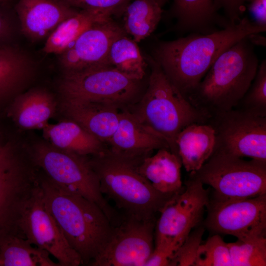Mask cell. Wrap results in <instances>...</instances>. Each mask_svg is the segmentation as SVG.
Segmentation results:
<instances>
[{
	"label": "cell",
	"mask_w": 266,
	"mask_h": 266,
	"mask_svg": "<svg viewBox=\"0 0 266 266\" xmlns=\"http://www.w3.org/2000/svg\"><path fill=\"white\" fill-rule=\"evenodd\" d=\"M250 36L224 51L187 98L211 117L234 108L255 76L259 60Z\"/></svg>",
	"instance_id": "obj_3"
},
{
	"label": "cell",
	"mask_w": 266,
	"mask_h": 266,
	"mask_svg": "<svg viewBox=\"0 0 266 266\" xmlns=\"http://www.w3.org/2000/svg\"><path fill=\"white\" fill-rule=\"evenodd\" d=\"M256 115L266 117V60L259 65L247 91L235 107Z\"/></svg>",
	"instance_id": "obj_28"
},
{
	"label": "cell",
	"mask_w": 266,
	"mask_h": 266,
	"mask_svg": "<svg viewBox=\"0 0 266 266\" xmlns=\"http://www.w3.org/2000/svg\"><path fill=\"white\" fill-rule=\"evenodd\" d=\"M107 65L127 76L140 80L145 75L147 66L136 42L127 35L113 42L108 54Z\"/></svg>",
	"instance_id": "obj_25"
},
{
	"label": "cell",
	"mask_w": 266,
	"mask_h": 266,
	"mask_svg": "<svg viewBox=\"0 0 266 266\" xmlns=\"http://www.w3.org/2000/svg\"><path fill=\"white\" fill-rule=\"evenodd\" d=\"M169 14L176 21L174 30L181 33L206 34L230 25L215 10L213 0H174Z\"/></svg>",
	"instance_id": "obj_18"
},
{
	"label": "cell",
	"mask_w": 266,
	"mask_h": 266,
	"mask_svg": "<svg viewBox=\"0 0 266 266\" xmlns=\"http://www.w3.org/2000/svg\"><path fill=\"white\" fill-rule=\"evenodd\" d=\"M206 207L205 226L214 233L241 240L266 236V194L246 199L213 198Z\"/></svg>",
	"instance_id": "obj_11"
},
{
	"label": "cell",
	"mask_w": 266,
	"mask_h": 266,
	"mask_svg": "<svg viewBox=\"0 0 266 266\" xmlns=\"http://www.w3.org/2000/svg\"><path fill=\"white\" fill-rule=\"evenodd\" d=\"M250 0H213L214 8L217 11L222 9L225 18L231 24L238 23L245 11V3Z\"/></svg>",
	"instance_id": "obj_32"
},
{
	"label": "cell",
	"mask_w": 266,
	"mask_h": 266,
	"mask_svg": "<svg viewBox=\"0 0 266 266\" xmlns=\"http://www.w3.org/2000/svg\"><path fill=\"white\" fill-rule=\"evenodd\" d=\"M175 143L182 165L187 172L198 170L213 153L215 133L209 123H194L184 128Z\"/></svg>",
	"instance_id": "obj_19"
},
{
	"label": "cell",
	"mask_w": 266,
	"mask_h": 266,
	"mask_svg": "<svg viewBox=\"0 0 266 266\" xmlns=\"http://www.w3.org/2000/svg\"><path fill=\"white\" fill-rule=\"evenodd\" d=\"M156 219L126 216L113 227L104 247L92 266H144L154 249Z\"/></svg>",
	"instance_id": "obj_13"
},
{
	"label": "cell",
	"mask_w": 266,
	"mask_h": 266,
	"mask_svg": "<svg viewBox=\"0 0 266 266\" xmlns=\"http://www.w3.org/2000/svg\"><path fill=\"white\" fill-rule=\"evenodd\" d=\"M209 200L208 191L191 175L185 189L170 197L160 210L155 226V246L174 253L200 222Z\"/></svg>",
	"instance_id": "obj_9"
},
{
	"label": "cell",
	"mask_w": 266,
	"mask_h": 266,
	"mask_svg": "<svg viewBox=\"0 0 266 266\" xmlns=\"http://www.w3.org/2000/svg\"><path fill=\"white\" fill-rule=\"evenodd\" d=\"M5 6L0 5V46L11 45L13 35V25Z\"/></svg>",
	"instance_id": "obj_33"
},
{
	"label": "cell",
	"mask_w": 266,
	"mask_h": 266,
	"mask_svg": "<svg viewBox=\"0 0 266 266\" xmlns=\"http://www.w3.org/2000/svg\"><path fill=\"white\" fill-rule=\"evenodd\" d=\"M2 252L5 266H60L54 262L46 251L35 246L24 238L13 236Z\"/></svg>",
	"instance_id": "obj_26"
},
{
	"label": "cell",
	"mask_w": 266,
	"mask_h": 266,
	"mask_svg": "<svg viewBox=\"0 0 266 266\" xmlns=\"http://www.w3.org/2000/svg\"><path fill=\"white\" fill-rule=\"evenodd\" d=\"M29 155L36 167L53 182L96 203L113 226L120 222L121 218L100 190L89 156L46 143L35 146Z\"/></svg>",
	"instance_id": "obj_6"
},
{
	"label": "cell",
	"mask_w": 266,
	"mask_h": 266,
	"mask_svg": "<svg viewBox=\"0 0 266 266\" xmlns=\"http://www.w3.org/2000/svg\"><path fill=\"white\" fill-rule=\"evenodd\" d=\"M15 10L23 33L33 41L49 36L79 11L60 0H19Z\"/></svg>",
	"instance_id": "obj_16"
},
{
	"label": "cell",
	"mask_w": 266,
	"mask_h": 266,
	"mask_svg": "<svg viewBox=\"0 0 266 266\" xmlns=\"http://www.w3.org/2000/svg\"><path fill=\"white\" fill-rule=\"evenodd\" d=\"M151 72L145 92L130 111L145 126L163 137L178 156V134L194 123H208L211 116L194 106L169 80L160 65L149 60Z\"/></svg>",
	"instance_id": "obj_4"
},
{
	"label": "cell",
	"mask_w": 266,
	"mask_h": 266,
	"mask_svg": "<svg viewBox=\"0 0 266 266\" xmlns=\"http://www.w3.org/2000/svg\"><path fill=\"white\" fill-rule=\"evenodd\" d=\"M142 80L102 66L65 72L59 88L63 99L102 102L128 109L142 95Z\"/></svg>",
	"instance_id": "obj_8"
},
{
	"label": "cell",
	"mask_w": 266,
	"mask_h": 266,
	"mask_svg": "<svg viewBox=\"0 0 266 266\" xmlns=\"http://www.w3.org/2000/svg\"><path fill=\"white\" fill-rule=\"evenodd\" d=\"M162 14V6L157 0H132L121 14L122 27L133 40L138 42L155 31Z\"/></svg>",
	"instance_id": "obj_23"
},
{
	"label": "cell",
	"mask_w": 266,
	"mask_h": 266,
	"mask_svg": "<svg viewBox=\"0 0 266 266\" xmlns=\"http://www.w3.org/2000/svg\"><path fill=\"white\" fill-rule=\"evenodd\" d=\"M44 130L51 144L64 150L94 156L102 154L108 149L106 144L69 119L44 126Z\"/></svg>",
	"instance_id": "obj_21"
},
{
	"label": "cell",
	"mask_w": 266,
	"mask_h": 266,
	"mask_svg": "<svg viewBox=\"0 0 266 266\" xmlns=\"http://www.w3.org/2000/svg\"><path fill=\"white\" fill-rule=\"evenodd\" d=\"M65 115L107 145L119 123L122 109L109 103L63 99Z\"/></svg>",
	"instance_id": "obj_17"
},
{
	"label": "cell",
	"mask_w": 266,
	"mask_h": 266,
	"mask_svg": "<svg viewBox=\"0 0 266 266\" xmlns=\"http://www.w3.org/2000/svg\"><path fill=\"white\" fill-rule=\"evenodd\" d=\"M19 235L48 252L60 266L82 265L80 255L71 247L47 209L39 185L27 203L18 223Z\"/></svg>",
	"instance_id": "obj_12"
},
{
	"label": "cell",
	"mask_w": 266,
	"mask_h": 266,
	"mask_svg": "<svg viewBox=\"0 0 266 266\" xmlns=\"http://www.w3.org/2000/svg\"><path fill=\"white\" fill-rule=\"evenodd\" d=\"M56 103L53 97L42 90L29 91L19 98L16 119L24 129H33L45 125L54 114Z\"/></svg>",
	"instance_id": "obj_24"
},
{
	"label": "cell",
	"mask_w": 266,
	"mask_h": 266,
	"mask_svg": "<svg viewBox=\"0 0 266 266\" xmlns=\"http://www.w3.org/2000/svg\"><path fill=\"white\" fill-rule=\"evenodd\" d=\"M113 13L97 10H80L66 19L49 35L42 52L60 55L76 38L95 23L106 18L113 17Z\"/></svg>",
	"instance_id": "obj_22"
},
{
	"label": "cell",
	"mask_w": 266,
	"mask_h": 266,
	"mask_svg": "<svg viewBox=\"0 0 266 266\" xmlns=\"http://www.w3.org/2000/svg\"><path fill=\"white\" fill-rule=\"evenodd\" d=\"M248 10L258 25L266 27V0H250Z\"/></svg>",
	"instance_id": "obj_35"
},
{
	"label": "cell",
	"mask_w": 266,
	"mask_h": 266,
	"mask_svg": "<svg viewBox=\"0 0 266 266\" xmlns=\"http://www.w3.org/2000/svg\"><path fill=\"white\" fill-rule=\"evenodd\" d=\"M173 254L170 251L155 246L144 266H169Z\"/></svg>",
	"instance_id": "obj_34"
},
{
	"label": "cell",
	"mask_w": 266,
	"mask_h": 266,
	"mask_svg": "<svg viewBox=\"0 0 266 266\" xmlns=\"http://www.w3.org/2000/svg\"><path fill=\"white\" fill-rule=\"evenodd\" d=\"M90 158L100 183V190L123 210L126 216L142 220L156 219L173 195L156 190L138 171L139 163L116 155L107 150Z\"/></svg>",
	"instance_id": "obj_5"
},
{
	"label": "cell",
	"mask_w": 266,
	"mask_h": 266,
	"mask_svg": "<svg viewBox=\"0 0 266 266\" xmlns=\"http://www.w3.org/2000/svg\"><path fill=\"white\" fill-rule=\"evenodd\" d=\"M162 7L168 0H157Z\"/></svg>",
	"instance_id": "obj_36"
},
{
	"label": "cell",
	"mask_w": 266,
	"mask_h": 266,
	"mask_svg": "<svg viewBox=\"0 0 266 266\" xmlns=\"http://www.w3.org/2000/svg\"><path fill=\"white\" fill-rule=\"evenodd\" d=\"M195 266H232L228 244L219 234L214 233L201 243Z\"/></svg>",
	"instance_id": "obj_29"
},
{
	"label": "cell",
	"mask_w": 266,
	"mask_h": 266,
	"mask_svg": "<svg viewBox=\"0 0 266 266\" xmlns=\"http://www.w3.org/2000/svg\"><path fill=\"white\" fill-rule=\"evenodd\" d=\"M113 18H106L92 25L59 55L65 72L107 66L112 44L118 38L127 35L122 26Z\"/></svg>",
	"instance_id": "obj_14"
},
{
	"label": "cell",
	"mask_w": 266,
	"mask_h": 266,
	"mask_svg": "<svg viewBox=\"0 0 266 266\" xmlns=\"http://www.w3.org/2000/svg\"><path fill=\"white\" fill-rule=\"evenodd\" d=\"M68 5L80 10L107 11L121 15L125 6L132 0H60Z\"/></svg>",
	"instance_id": "obj_31"
},
{
	"label": "cell",
	"mask_w": 266,
	"mask_h": 266,
	"mask_svg": "<svg viewBox=\"0 0 266 266\" xmlns=\"http://www.w3.org/2000/svg\"><path fill=\"white\" fill-rule=\"evenodd\" d=\"M191 175L214 190L221 200L252 198L266 194V162L214 151Z\"/></svg>",
	"instance_id": "obj_7"
},
{
	"label": "cell",
	"mask_w": 266,
	"mask_h": 266,
	"mask_svg": "<svg viewBox=\"0 0 266 266\" xmlns=\"http://www.w3.org/2000/svg\"><path fill=\"white\" fill-rule=\"evenodd\" d=\"M208 123L215 131L214 151L266 162V117L234 108Z\"/></svg>",
	"instance_id": "obj_10"
},
{
	"label": "cell",
	"mask_w": 266,
	"mask_h": 266,
	"mask_svg": "<svg viewBox=\"0 0 266 266\" xmlns=\"http://www.w3.org/2000/svg\"><path fill=\"white\" fill-rule=\"evenodd\" d=\"M107 145L112 153L138 163L155 150H170L166 141L142 124L129 109L121 111L117 128Z\"/></svg>",
	"instance_id": "obj_15"
},
{
	"label": "cell",
	"mask_w": 266,
	"mask_h": 266,
	"mask_svg": "<svg viewBox=\"0 0 266 266\" xmlns=\"http://www.w3.org/2000/svg\"><path fill=\"white\" fill-rule=\"evenodd\" d=\"M10 0H0V5H7Z\"/></svg>",
	"instance_id": "obj_37"
},
{
	"label": "cell",
	"mask_w": 266,
	"mask_h": 266,
	"mask_svg": "<svg viewBox=\"0 0 266 266\" xmlns=\"http://www.w3.org/2000/svg\"><path fill=\"white\" fill-rule=\"evenodd\" d=\"M266 31V27L245 17L211 33H192L175 40L161 41L154 49L153 59L187 98L224 51L246 37Z\"/></svg>",
	"instance_id": "obj_1"
},
{
	"label": "cell",
	"mask_w": 266,
	"mask_h": 266,
	"mask_svg": "<svg viewBox=\"0 0 266 266\" xmlns=\"http://www.w3.org/2000/svg\"><path fill=\"white\" fill-rule=\"evenodd\" d=\"M182 163L179 157L169 149L158 150L153 156L143 159L137 166L139 173L159 192L173 195L183 187L181 177Z\"/></svg>",
	"instance_id": "obj_20"
},
{
	"label": "cell",
	"mask_w": 266,
	"mask_h": 266,
	"mask_svg": "<svg viewBox=\"0 0 266 266\" xmlns=\"http://www.w3.org/2000/svg\"><path fill=\"white\" fill-rule=\"evenodd\" d=\"M39 180L47 209L82 265H90L107 243L114 226L96 203L59 186L42 172Z\"/></svg>",
	"instance_id": "obj_2"
},
{
	"label": "cell",
	"mask_w": 266,
	"mask_h": 266,
	"mask_svg": "<svg viewBox=\"0 0 266 266\" xmlns=\"http://www.w3.org/2000/svg\"><path fill=\"white\" fill-rule=\"evenodd\" d=\"M202 226L192 231L174 252L169 266H195L197 252L205 231Z\"/></svg>",
	"instance_id": "obj_30"
},
{
	"label": "cell",
	"mask_w": 266,
	"mask_h": 266,
	"mask_svg": "<svg viewBox=\"0 0 266 266\" xmlns=\"http://www.w3.org/2000/svg\"><path fill=\"white\" fill-rule=\"evenodd\" d=\"M232 266H266V237L238 239L228 243Z\"/></svg>",
	"instance_id": "obj_27"
}]
</instances>
